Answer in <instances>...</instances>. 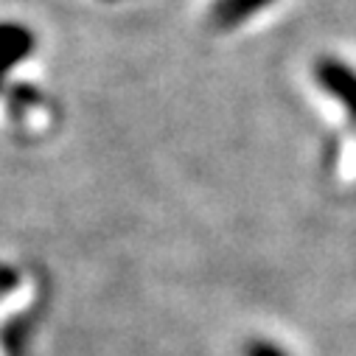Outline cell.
<instances>
[{
  "label": "cell",
  "mask_w": 356,
  "mask_h": 356,
  "mask_svg": "<svg viewBox=\"0 0 356 356\" xmlns=\"http://www.w3.org/2000/svg\"><path fill=\"white\" fill-rule=\"evenodd\" d=\"M17 286H20V275H15L12 270H3V266H0V300H3L6 295H12ZM12 334H15V328H0V356H12V350H6Z\"/></svg>",
  "instance_id": "6da1fadb"
}]
</instances>
